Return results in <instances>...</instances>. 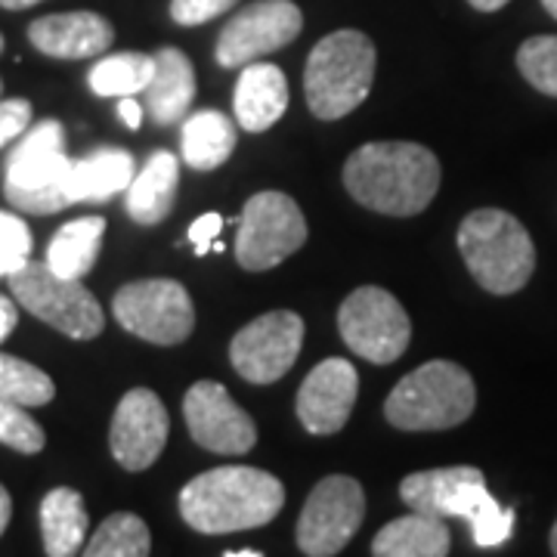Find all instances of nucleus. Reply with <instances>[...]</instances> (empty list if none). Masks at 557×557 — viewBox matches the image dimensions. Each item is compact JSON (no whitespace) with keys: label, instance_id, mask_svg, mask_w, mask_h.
<instances>
[{"label":"nucleus","instance_id":"nucleus-39","mask_svg":"<svg viewBox=\"0 0 557 557\" xmlns=\"http://www.w3.org/2000/svg\"><path fill=\"white\" fill-rule=\"evenodd\" d=\"M474 10H480V13H496V10H502L508 0H468Z\"/></svg>","mask_w":557,"mask_h":557},{"label":"nucleus","instance_id":"nucleus-6","mask_svg":"<svg viewBox=\"0 0 557 557\" xmlns=\"http://www.w3.org/2000/svg\"><path fill=\"white\" fill-rule=\"evenodd\" d=\"M72 164L60 121H40L22 134V143L7 161L3 196L22 214H57L75 205Z\"/></svg>","mask_w":557,"mask_h":557},{"label":"nucleus","instance_id":"nucleus-26","mask_svg":"<svg viewBox=\"0 0 557 557\" xmlns=\"http://www.w3.org/2000/svg\"><path fill=\"white\" fill-rule=\"evenodd\" d=\"M102 233H106L102 218H78L65 223L47 248V267L69 278L87 276L100 258Z\"/></svg>","mask_w":557,"mask_h":557},{"label":"nucleus","instance_id":"nucleus-3","mask_svg":"<svg viewBox=\"0 0 557 557\" xmlns=\"http://www.w3.org/2000/svg\"><path fill=\"white\" fill-rule=\"evenodd\" d=\"M399 498L409 511L434 518H461L471 523L480 548H498L515 533V508L498 505L486 490V478L474 465L418 471L399 483Z\"/></svg>","mask_w":557,"mask_h":557},{"label":"nucleus","instance_id":"nucleus-29","mask_svg":"<svg viewBox=\"0 0 557 557\" xmlns=\"http://www.w3.org/2000/svg\"><path fill=\"white\" fill-rule=\"evenodd\" d=\"M57 397V384L38 366L20 357L0 354V399L20 403V406H47Z\"/></svg>","mask_w":557,"mask_h":557},{"label":"nucleus","instance_id":"nucleus-43","mask_svg":"<svg viewBox=\"0 0 557 557\" xmlns=\"http://www.w3.org/2000/svg\"><path fill=\"white\" fill-rule=\"evenodd\" d=\"M542 7H545V10H548V13L557 20V0H542Z\"/></svg>","mask_w":557,"mask_h":557},{"label":"nucleus","instance_id":"nucleus-13","mask_svg":"<svg viewBox=\"0 0 557 557\" xmlns=\"http://www.w3.org/2000/svg\"><path fill=\"white\" fill-rule=\"evenodd\" d=\"M304 28V13L295 0H258L245 7L220 32L214 57L223 69H242L288 47Z\"/></svg>","mask_w":557,"mask_h":557},{"label":"nucleus","instance_id":"nucleus-15","mask_svg":"<svg viewBox=\"0 0 557 557\" xmlns=\"http://www.w3.org/2000/svg\"><path fill=\"white\" fill-rule=\"evenodd\" d=\"M183 418L189 437L208 453L245 456L258 443V428L251 416L236 406L230 391L220 381H199L183 397Z\"/></svg>","mask_w":557,"mask_h":557},{"label":"nucleus","instance_id":"nucleus-1","mask_svg":"<svg viewBox=\"0 0 557 557\" xmlns=\"http://www.w3.org/2000/svg\"><path fill=\"white\" fill-rule=\"evenodd\" d=\"M440 161L421 143H366L344 164L354 199L387 218H416L440 189Z\"/></svg>","mask_w":557,"mask_h":557},{"label":"nucleus","instance_id":"nucleus-22","mask_svg":"<svg viewBox=\"0 0 557 557\" xmlns=\"http://www.w3.org/2000/svg\"><path fill=\"white\" fill-rule=\"evenodd\" d=\"M87 508L78 490L57 486L40 502V536L50 557H72L84 552L87 542Z\"/></svg>","mask_w":557,"mask_h":557},{"label":"nucleus","instance_id":"nucleus-32","mask_svg":"<svg viewBox=\"0 0 557 557\" xmlns=\"http://www.w3.org/2000/svg\"><path fill=\"white\" fill-rule=\"evenodd\" d=\"M32 255V233L16 214L0 211V276L16 273Z\"/></svg>","mask_w":557,"mask_h":557},{"label":"nucleus","instance_id":"nucleus-2","mask_svg":"<svg viewBox=\"0 0 557 557\" xmlns=\"http://www.w3.org/2000/svg\"><path fill=\"white\" fill-rule=\"evenodd\" d=\"M285 505V486L270 471L230 465L205 471L180 493V515L205 536L258 530Z\"/></svg>","mask_w":557,"mask_h":557},{"label":"nucleus","instance_id":"nucleus-31","mask_svg":"<svg viewBox=\"0 0 557 557\" xmlns=\"http://www.w3.org/2000/svg\"><path fill=\"white\" fill-rule=\"evenodd\" d=\"M0 443L25 453V456H35L44 449V431L35 418L25 412V406L20 403H10V399H0Z\"/></svg>","mask_w":557,"mask_h":557},{"label":"nucleus","instance_id":"nucleus-23","mask_svg":"<svg viewBox=\"0 0 557 557\" xmlns=\"http://www.w3.org/2000/svg\"><path fill=\"white\" fill-rule=\"evenodd\" d=\"M375 557H446L449 555V527L434 515L412 511L381 530L372 542Z\"/></svg>","mask_w":557,"mask_h":557},{"label":"nucleus","instance_id":"nucleus-9","mask_svg":"<svg viewBox=\"0 0 557 557\" xmlns=\"http://www.w3.org/2000/svg\"><path fill=\"white\" fill-rule=\"evenodd\" d=\"M307 242V220L285 193H258L245 201L236 233V260L248 273L273 270Z\"/></svg>","mask_w":557,"mask_h":557},{"label":"nucleus","instance_id":"nucleus-8","mask_svg":"<svg viewBox=\"0 0 557 557\" xmlns=\"http://www.w3.org/2000/svg\"><path fill=\"white\" fill-rule=\"evenodd\" d=\"M7 278H10L13 298L20 300L32 317L53 325L62 335L90 341L106 329L100 300L81 285V278L60 276L57 270H50L47 260L44 263L28 260Z\"/></svg>","mask_w":557,"mask_h":557},{"label":"nucleus","instance_id":"nucleus-28","mask_svg":"<svg viewBox=\"0 0 557 557\" xmlns=\"http://www.w3.org/2000/svg\"><path fill=\"white\" fill-rule=\"evenodd\" d=\"M152 552V536L146 520L131 511H119L102 520L100 530L84 545L87 557H146Z\"/></svg>","mask_w":557,"mask_h":557},{"label":"nucleus","instance_id":"nucleus-20","mask_svg":"<svg viewBox=\"0 0 557 557\" xmlns=\"http://www.w3.org/2000/svg\"><path fill=\"white\" fill-rule=\"evenodd\" d=\"M152 57H156V72L149 87L143 90L146 112L156 124H177L186 119L189 106L196 100V69L177 47H161Z\"/></svg>","mask_w":557,"mask_h":557},{"label":"nucleus","instance_id":"nucleus-25","mask_svg":"<svg viewBox=\"0 0 557 557\" xmlns=\"http://www.w3.org/2000/svg\"><path fill=\"white\" fill-rule=\"evenodd\" d=\"M137 174V161L124 149H97L72 164V199L106 201L124 193Z\"/></svg>","mask_w":557,"mask_h":557},{"label":"nucleus","instance_id":"nucleus-41","mask_svg":"<svg viewBox=\"0 0 557 557\" xmlns=\"http://www.w3.org/2000/svg\"><path fill=\"white\" fill-rule=\"evenodd\" d=\"M226 557H260V552H255V548H239V552H226Z\"/></svg>","mask_w":557,"mask_h":557},{"label":"nucleus","instance_id":"nucleus-7","mask_svg":"<svg viewBox=\"0 0 557 557\" xmlns=\"http://www.w3.org/2000/svg\"><path fill=\"white\" fill-rule=\"evenodd\" d=\"M478 406L471 372L458 362L431 359L391 391L384 416L399 431H446L468 421Z\"/></svg>","mask_w":557,"mask_h":557},{"label":"nucleus","instance_id":"nucleus-33","mask_svg":"<svg viewBox=\"0 0 557 557\" xmlns=\"http://www.w3.org/2000/svg\"><path fill=\"white\" fill-rule=\"evenodd\" d=\"M239 0H171V20L177 25H205L233 10Z\"/></svg>","mask_w":557,"mask_h":557},{"label":"nucleus","instance_id":"nucleus-11","mask_svg":"<svg viewBox=\"0 0 557 557\" xmlns=\"http://www.w3.org/2000/svg\"><path fill=\"white\" fill-rule=\"evenodd\" d=\"M112 310L121 329L161 347L183 344L196 325L189 292L174 278H139L124 285L112 300Z\"/></svg>","mask_w":557,"mask_h":557},{"label":"nucleus","instance_id":"nucleus-24","mask_svg":"<svg viewBox=\"0 0 557 557\" xmlns=\"http://www.w3.org/2000/svg\"><path fill=\"white\" fill-rule=\"evenodd\" d=\"M239 131L218 109H201L183 119V161L196 171H214L233 156Z\"/></svg>","mask_w":557,"mask_h":557},{"label":"nucleus","instance_id":"nucleus-34","mask_svg":"<svg viewBox=\"0 0 557 557\" xmlns=\"http://www.w3.org/2000/svg\"><path fill=\"white\" fill-rule=\"evenodd\" d=\"M28 124H32V102L22 97L0 102V149L22 137L28 131Z\"/></svg>","mask_w":557,"mask_h":557},{"label":"nucleus","instance_id":"nucleus-4","mask_svg":"<svg viewBox=\"0 0 557 557\" xmlns=\"http://www.w3.org/2000/svg\"><path fill=\"white\" fill-rule=\"evenodd\" d=\"M458 251L468 273L490 295H515L536 273V245L515 214L480 208L458 226Z\"/></svg>","mask_w":557,"mask_h":557},{"label":"nucleus","instance_id":"nucleus-27","mask_svg":"<svg viewBox=\"0 0 557 557\" xmlns=\"http://www.w3.org/2000/svg\"><path fill=\"white\" fill-rule=\"evenodd\" d=\"M156 72V57H146V53H115V57H106L100 60L90 75L87 84L97 97H137L149 87Z\"/></svg>","mask_w":557,"mask_h":557},{"label":"nucleus","instance_id":"nucleus-36","mask_svg":"<svg viewBox=\"0 0 557 557\" xmlns=\"http://www.w3.org/2000/svg\"><path fill=\"white\" fill-rule=\"evenodd\" d=\"M16 322H20V313H16V304L10 298H3L0 295V341H7L13 335V329H16Z\"/></svg>","mask_w":557,"mask_h":557},{"label":"nucleus","instance_id":"nucleus-37","mask_svg":"<svg viewBox=\"0 0 557 557\" xmlns=\"http://www.w3.org/2000/svg\"><path fill=\"white\" fill-rule=\"evenodd\" d=\"M119 119L131 127V131H137L139 121H143V106H139L134 97H121L119 102Z\"/></svg>","mask_w":557,"mask_h":557},{"label":"nucleus","instance_id":"nucleus-40","mask_svg":"<svg viewBox=\"0 0 557 557\" xmlns=\"http://www.w3.org/2000/svg\"><path fill=\"white\" fill-rule=\"evenodd\" d=\"M40 0H0V7L3 10H28V7H35Z\"/></svg>","mask_w":557,"mask_h":557},{"label":"nucleus","instance_id":"nucleus-5","mask_svg":"<svg viewBox=\"0 0 557 557\" xmlns=\"http://www.w3.org/2000/svg\"><path fill=\"white\" fill-rule=\"evenodd\" d=\"M375 81V44L362 32L344 28L313 47L304 94L307 106L319 121H338L350 115L369 97Z\"/></svg>","mask_w":557,"mask_h":557},{"label":"nucleus","instance_id":"nucleus-45","mask_svg":"<svg viewBox=\"0 0 557 557\" xmlns=\"http://www.w3.org/2000/svg\"><path fill=\"white\" fill-rule=\"evenodd\" d=\"M0 90H3V84H0Z\"/></svg>","mask_w":557,"mask_h":557},{"label":"nucleus","instance_id":"nucleus-12","mask_svg":"<svg viewBox=\"0 0 557 557\" xmlns=\"http://www.w3.org/2000/svg\"><path fill=\"white\" fill-rule=\"evenodd\" d=\"M366 518V493L359 480L335 478L319 480L298 520V545L304 555L332 557L357 536Z\"/></svg>","mask_w":557,"mask_h":557},{"label":"nucleus","instance_id":"nucleus-30","mask_svg":"<svg viewBox=\"0 0 557 557\" xmlns=\"http://www.w3.org/2000/svg\"><path fill=\"white\" fill-rule=\"evenodd\" d=\"M518 69L545 97H557V35H539L520 44Z\"/></svg>","mask_w":557,"mask_h":557},{"label":"nucleus","instance_id":"nucleus-38","mask_svg":"<svg viewBox=\"0 0 557 557\" xmlns=\"http://www.w3.org/2000/svg\"><path fill=\"white\" fill-rule=\"evenodd\" d=\"M10 515H13V498L7 493V486L0 483V536H3V530L10 523Z\"/></svg>","mask_w":557,"mask_h":557},{"label":"nucleus","instance_id":"nucleus-42","mask_svg":"<svg viewBox=\"0 0 557 557\" xmlns=\"http://www.w3.org/2000/svg\"><path fill=\"white\" fill-rule=\"evenodd\" d=\"M548 545H552V555H557V520H555V527H552V536H548Z\"/></svg>","mask_w":557,"mask_h":557},{"label":"nucleus","instance_id":"nucleus-17","mask_svg":"<svg viewBox=\"0 0 557 557\" xmlns=\"http://www.w3.org/2000/svg\"><path fill=\"white\" fill-rule=\"evenodd\" d=\"M357 394L359 375L347 359L332 357L319 362L298 391L300 424L317 437L338 434L354 412Z\"/></svg>","mask_w":557,"mask_h":557},{"label":"nucleus","instance_id":"nucleus-35","mask_svg":"<svg viewBox=\"0 0 557 557\" xmlns=\"http://www.w3.org/2000/svg\"><path fill=\"white\" fill-rule=\"evenodd\" d=\"M223 223H226V220L220 218L218 211H208V214H201V218L193 220V226H189V242H193V248H196L199 258L201 255H208V251H214Z\"/></svg>","mask_w":557,"mask_h":557},{"label":"nucleus","instance_id":"nucleus-44","mask_svg":"<svg viewBox=\"0 0 557 557\" xmlns=\"http://www.w3.org/2000/svg\"><path fill=\"white\" fill-rule=\"evenodd\" d=\"M0 50H3V38H0Z\"/></svg>","mask_w":557,"mask_h":557},{"label":"nucleus","instance_id":"nucleus-19","mask_svg":"<svg viewBox=\"0 0 557 557\" xmlns=\"http://www.w3.org/2000/svg\"><path fill=\"white\" fill-rule=\"evenodd\" d=\"M233 109H236V124L245 131L251 134L270 131L288 109V81L282 69L260 60L242 65Z\"/></svg>","mask_w":557,"mask_h":557},{"label":"nucleus","instance_id":"nucleus-16","mask_svg":"<svg viewBox=\"0 0 557 557\" xmlns=\"http://www.w3.org/2000/svg\"><path fill=\"white\" fill-rule=\"evenodd\" d=\"M168 443V409L149 387H134L121 397L112 416L109 449L124 471H146L159 461Z\"/></svg>","mask_w":557,"mask_h":557},{"label":"nucleus","instance_id":"nucleus-14","mask_svg":"<svg viewBox=\"0 0 557 557\" xmlns=\"http://www.w3.org/2000/svg\"><path fill=\"white\" fill-rule=\"evenodd\" d=\"M304 344V319L292 310H273L239 329L230 344L233 369L251 384L278 381L300 354Z\"/></svg>","mask_w":557,"mask_h":557},{"label":"nucleus","instance_id":"nucleus-18","mask_svg":"<svg viewBox=\"0 0 557 557\" xmlns=\"http://www.w3.org/2000/svg\"><path fill=\"white\" fill-rule=\"evenodd\" d=\"M28 40L44 57H53V60H87L112 47L115 28L106 16L90 13V10L53 13L28 25Z\"/></svg>","mask_w":557,"mask_h":557},{"label":"nucleus","instance_id":"nucleus-10","mask_svg":"<svg viewBox=\"0 0 557 557\" xmlns=\"http://www.w3.org/2000/svg\"><path fill=\"white\" fill-rule=\"evenodd\" d=\"M338 329L344 344L375 366L397 362L409 341H412V322L391 292L379 285H362L350 298H344L338 310Z\"/></svg>","mask_w":557,"mask_h":557},{"label":"nucleus","instance_id":"nucleus-21","mask_svg":"<svg viewBox=\"0 0 557 557\" xmlns=\"http://www.w3.org/2000/svg\"><path fill=\"white\" fill-rule=\"evenodd\" d=\"M180 161L174 152L159 149L152 152L149 161L143 164V171L134 174L127 186V214L143 223V226H156L171 214L174 196H177Z\"/></svg>","mask_w":557,"mask_h":557}]
</instances>
